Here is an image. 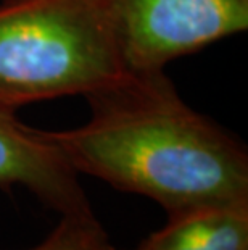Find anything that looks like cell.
Instances as JSON below:
<instances>
[{
	"label": "cell",
	"mask_w": 248,
	"mask_h": 250,
	"mask_svg": "<svg viewBox=\"0 0 248 250\" xmlns=\"http://www.w3.org/2000/svg\"><path fill=\"white\" fill-rule=\"evenodd\" d=\"M86 99V123L45 131L77 174L155 200L168 216L248 200L245 144L193 110L165 71H128Z\"/></svg>",
	"instance_id": "1"
},
{
	"label": "cell",
	"mask_w": 248,
	"mask_h": 250,
	"mask_svg": "<svg viewBox=\"0 0 248 250\" xmlns=\"http://www.w3.org/2000/svg\"><path fill=\"white\" fill-rule=\"evenodd\" d=\"M24 188L61 216L94 215L79 174L44 129L24 125L17 111L0 108V189Z\"/></svg>",
	"instance_id": "4"
},
{
	"label": "cell",
	"mask_w": 248,
	"mask_h": 250,
	"mask_svg": "<svg viewBox=\"0 0 248 250\" xmlns=\"http://www.w3.org/2000/svg\"><path fill=\"white\" fill-rule=\"evenodd\" d=\"M133 250H248V200L168 216Z\"/></svg>",
	"instance_id": "5"
},
{
	"label": "cell",
	"mask_w": 248,
	"mask_h": 250,
	"mask_svg": "<svg viewBox=\"0 0 248 250\" xmlns=\"http://www.w3.org/2000/svg\"><path fill=\"white\" fill-rule=\"evenodd\" d=\"M126 73L105 0L0 2V108L87 97Z\"/></svg>",
	"instance_id": "2"
},
{
	"label": "cell",
	"mask_w": 248,
	"mask_h": 250,
	"mask_svg": "<svg viewBox=\"0 0 248 250\" xmlns=\"http://www.w3.org/2000/svg\"><path fill=\"white\" fill-rule=\"evenodd\" d=\"M128 71L172 60L248 28V0H105Z\"/></svg>",
	"instance_id": "3"
},
{
	"label": "cell",
	"mask_w": 248,
	"mask_h": 250,
	"mask_svg": "<svg viewBox=\"0 0 248 250\" xmlns=\"http://www.w3.org/2000/svg\"><path fill=\"white\" fill-rule=\"evenodd\" d=\"M107 250H114V247H113V246H110V247H108Z\"/></svg>",
	"instance_id": "7"
},
{
	"label": "cell",
	"mask_w": 248,
	"mask_h": 250,
	"mask_svg": "<svg viewBox=\"0 0 248 250\" xmlns=\"http://www.w3.org/2000/svg\"><path fill=\"white\" fill-rule=\"evenodd\" d=\"M112 244L95 215L61 216L39 246L26 250H107Z\"/></svg>",
	"instance_id": "6"
}]
</instances>
